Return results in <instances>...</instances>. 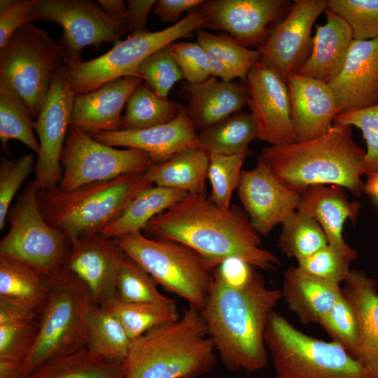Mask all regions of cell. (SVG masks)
<instances>
[{
	"label": "cell",
	"instance_id": "obj_1",
	"mask_svg": "<svg viewBox=\"0 0 378 378\" xmlns=\"http://www.w3.org/2000/svg\"><path fill=\"white\" fill-rule=\"evenodd\" d=\"M144 230L155 239L190 247L213 270L230 257L265 271L280 265L274 253L262 248L260 236L242 207L234 204L222 209L206 196L188 195L152 218Z\"/></svg>",
	"mask_w": 378,
	"mask_h": 378
},
{
	"label": "cell",
	"instance_id": "obj_2",
	"mask_svg": "<svg viewBox=\"0 0 378 378\" xmlns=\"http://www.w3.org/2000/svg\"><path fill=\"white\" fill-rule=\"evenodd\" d=\"M281 298V290L268 288L257 272L246 286L234 288L214 270L209 295L200 312L227 370L251 373L266 368L265 328Z\"/></svg>",
	"mask_w": 378,
	"mask_h": 378
},
{
	"label": "cell",
	"instance_id": "obj_3",
	"mask_svg": "<svg viewBox=\"0 0 378 378\" xmlns=\"http://www.w3.org/2000/svg\"><path fill=\"white\" fill-rule=\"evenodd\" d=\"M365 154L353 139L352 127L334 122L317 138L270 145L258 158L280 182L300 193L312 186L334 185L359 197Z\"/></svg>",
	"mask_w": 378,
	"mask_h": 378
},
{
	"label": "cell",
	"instance_id": "obj_4",
	"mask_svg": "<svg viewBox=\"0 0 378 378\" xmlns=\"http://www.w3.org/2000/svg\"><path fill=\"white\" fill-rule=\"evenodd\" d=\"M217 362L214 344L200 310L192 306L174 322L132 341L125 378H200Z\"/></svg>",
	"mask_w": 378,
	"mask_h": 378
},
{
	"label": "cell",
	"instance_id": "obj_5",
	"mask_svg": "<svg viewBox=\"0 0 378 378\" xmlns=\"http://www.w3.org/2000/svg\"><path fill=\"white\" fill-rule=\"evenodd\" d=\"M151 186L145 174H129L69 191L38 190L37 198L44 219L64 232L72 245L82 237L101 233Z\"/></svg>",
	"mask_w": 378,
	"mask_h": 378
},
{
	"label": "cell",
	"instance_id": "obj_6",
	"mask_svg": "<svg viewBox=\"0 0 378 378\" xmlns=\"http://www.w3.org/2000/svg\"><path fill=\"white\" fill-rule=\"evenodd\" d=\"M265 342L275 378H370L341 344L301 332L274 310L269 316Z\"/></svg>",
	"mask_w": 378,
	"mask_h": 378
},
{
	"label": "cell",
	"instance_id": "obj_7",
	"mask_svg": "<svg viewBox=\"0 0 378 378\" xmlns=\"http://www.w3.org/2000/svg\"><path fill=\"white\" fill-rule=\"evenodd\" d=\"M92 304L88 285L64 268L55 279L48 303L40 314L36 338L21 367L22 378L48 359L86 346Z\"/></svg>",
	"mask_w": 378,
	"mask_h": 378
},
{
	"label": "cell",
	"instance_id": "obj_8",
	"mask_svg": "<svg viewBox=\"0 0 378 378\" xmlns=\"http://www.w3.org/2000/svg\"><path fill=\"white\" fill-rule=\"evenodd\" d=\"M141 265L157 284L201 310L209 295L214 271L190 247L171 240L151 239L138 231L113 239Z\"/></svg>",
	"mask_w": 378,
	"mask_h": 378
},
{
	"label": "cell",
	"instance_id": "obj_9",
	"mask_svg": "<svg viewBox=\"0 0 378 378\" xmlns=\"http://www.w3.org/2000/svg\"><path fill=\"white\" fill-rule=\"evenodd\" d=\"M206 22L201 6L166 29L130 34L97 58L64 63L71 88L76 96L92 92L117 78L135 75L139 65L152 53L180 38L190 37L194 31L204 29Z\"/></svg>",
	"mask_w": 378,
	"mask_h": 378
},
{
	"label": "cell",
	"instance_id": "obj_10",
	"mask_svg": "<svg viewBox=\"0 0 378 378\" xmlns=\"http://www.w3.org/2000/svg\"><path fill=\"white\" fill-rule=\"evenodd\" d=\"M66 51L31 23L18 29L0 48V79L25 102L36 118Z\"/></svg>",
	"mask_w": 378,
	"mask_h": 378
},
{
	"label": "cell",
	"instance_id": "obj_11",
	"mask_svg": "<svg viewBox=\"0 0 378 378\" xmlns=\"http://www.w3.org/2000/svg\"><path fill=\"white\" fill-rule=\"evenodd\" d=\"M38 191L31 181L9 210L10 227L0 241V255L20 261L55 279L64 269L71 243L64 232L43 217Z\"/></svg>",
	"mask_w": 378,
	"mask_h": 378
},
{
	"label": "cell",
	"instance_id": "obj_12",
	"mask_svg": "<svg viewBox=\"0 0 378 378\" xmlns=\"http://www.w3.org/2000/svg\"><path fill=\"white\" fill-rule=\"evenodd\" d=\"M61 163L63 174L57 186L61 191L125 174H145L154 164L144 151L132 148L117 149L71 127L64 143Z\"/></svg>",
	"mask_w": 378,
	"mask_h": 378
},
{
	"label": "cell",
	"instance_id": "obj_13",
	"mask_svg": "<svg viewBox=\"0 0 378 378\" xmlns=\"http://www.w3.org/2000/svg\"><path fill=\"white\" fill-rule=\"evenodd\" d=\"M34 20L62 27L60 43L66 53L64 63L81 61V51L85 47L115 43L127 32L123 20L110 15L92 0H41Z\"/></svg>",
	"mask_w": 378,
	"mask_h": 378
},
{
	"label": "cell",
	"instance_id": "obj_14",
	"mask_svg": "<svg viewBox=\"0 0 378 378\" xmlns=\"http://www.w3.org/2000/svg\"><path fill=\"white\" fill-rule=\"evenodd\" d=\"M75 97L64 64L55 74L34 122L40 150L33 181L38 190L57 187L62 179L61 155L70 127Z\"/></svg>",
	"mask_w": 378,
	"mask_h": 378
},
{
	"label": "cell",
	"instance_id": "obj_15",
	"mask_svg": "<svg viewBox=\"0 0 378 378\" xmlns=\"http://www.w3.org/2000/svg\"><path fill=\"white\" fill-rule=\"evenodd\" d=\"M327 8V0H295L285 18L272 29L257 50L260 62L285 80L298 73L309 56L313 43L312 29Z\"/></svg>",
	"mask_w": 378,
	"mask_h": 378
},
{
	"label": "cell",
	"instance_id": "obj_16",
	"mask_svg": "<svg viewBox=\"0 0 378 378\" xmlns=\"http://www.w3.org/2000/svg\"><path fill=\"white\" fill-rule=\"evenodd\" d=\"M248 106L258 129V139L270 145L296 141L286 81L260 61L246 78Z\"/></svg>",
	"mask_w": 378,
	"mask_h": 378
},
{
	"label": "cell",
	"instance_id": "obj_17",
	"mask_svg": "<svg viewBox=\"0 0 378 378\" xmlns=\"http://www.w3.org/2000/svg\"><path fill=\"white\" fill-rule=\"evenodd\" d=\"M237 195L250 222L260 237L267 236L297 209L300 193L280 182L260 158L255 166L242 170Z\"/></svg>",
	"mask_w": 378,
	"mask_h": 378
},
{
	"label": "cell",
	"instance_id": "obj_18",
	"mask_svg": "<svg viewBox=\"0 0 378 378\" xmlns=\"http://www.w3.org/2000/svg\"><path fill=\"white\" fill-rule=\"evenodd\" d=\"M290 6L286 0L204 1L205 28L223 31L240 44L258 48L268 38L270 26L278 23Z\"/></svg>",
	"mask_w": 378,
	"mask_h": 378
},
{
	"label": "cell",
	"instance_id": "obj_19",
	"mask_svg": "<svg viewBox=\"0 0 378 378\" xmlns=\"http://www.w3.org/2000/svg\"><path fill=\"white\" fill-rule=\"evenodd\" d=\"M126 256L113 239L97 233L72 244L64 268L82 279L90 290L93 303L102 305L118 298V276Z\"/></svg>",
	"mask_w": 378,
	"mask_h": 378
},
{
	"label": "cell",
	"instance_id": "obj_20",
	"mask_svg": "<svg viewBox=\"0 0 378 378\" xmlns=\"http://www.w3.org/2000/svg\"><path fill=\"white\" fill-rule=\"evenodd\" d=\"M328 85L341 112L378 103V38L354 39L342 70Z\"/></svg>",
	"mask_w": 378,
	"mask_h": 378
},
{
	"label": "cell",
	"instance_id": "obj_21",
	"mask_svg": "<svg viewBox=\"0 0 378 378\" xmlns=\"http://www.w3.org/2000/svg\"><path fill=\"white\" fill-rule=\"evenodd\" d=\"M290 98V115L296 141L323 134L341 112L328 85L298 73L286 79Z\"/></svg>",
	"mask_w": 378,
	"mask_h": 378
},
{
	"label": "cell",
	"instance_id": "obj_22",
	"mask_svg": "<svg viewBox=\"0 0 378 378\" xmlns=\"http://www.w3.org/2000/svg\"><path fill=\"white\" fill-rule=\"evenodd\" d=\"M93 138L109 146L144 151L154 164L165 162L180 151L200 148L197 131L183 106L179 115L167 123L143 130L101 132Z\"/></svg>",
	"mask_w": 378,
	"mask_h": 378
},
{
	"label": "cell",
	"instance_id": "obj_23",
	"mask_svg": "<svg viewBox=\"0 0 378 378\" xmlns=\"http://www.w3.org/2000/svg\"><path fill=\"white\" fill-rule=\"evenodd\" d=\"M142 81L138 76H127L108 82L92 92L76 95L70 127L92 137L101 132L119 130L121 111Z\"/></svg>",
	"mask_w": 378,
	"mask_h": 378
},
{
	"label": "cell",
	"instance_id": "obj_24",
	"mask_svg": "<svg viewBox=\"0 0 378 378\" xmlns=\"http://www.w3.org/2000/svg\"><path fill=\"white\" fill-rule=\"evenodd\" d=\"M361 204L350 201L343 188L334 185L312 186L300 193L297 211L308 215L322 227L328 244L338 249L353 261L358 252L344 239L346 221L353 225L358 222Z\"/></svg>",
	"mask_w": 378,
	"mask_h": 378
},
{
	"label": "cell",
	"instance_id": "obj_25",
	"mask_svg": "<svg viewBox=\"0 0 378 378\" xmlns=\"http://www.w3.org/2000/svg\"><path fill=\"white\" fill-rule=\"evenodd\" d=\"M181 93L188 101L187 115L197 132L241 111L249 99L246 85L214 76L200 83L186 82Z\"/></svg>",
	"mask_w": 378,
	"mask_h": 378
},
{
	"label": "cell",
	"instance_id": "obj_26",
	"mask_svg": "<svg viewBox=\"0 0 378 378\" xmlns=\"http://www.w3.org/2000/svg\"><path fill=\"white\" fill-rule=\"evenodd\" d=\"M342 291L358 323V344L354 358L370 378L378 377V282L362 270H351Z\"/></svg>",
	"mask_w": 378,
	"mask_h": 378
},
{
	"label": "cell",
	"instance_id": "obj_27",
	"mask_svg": "<svg viewBox=\"0 0 378 378\" xmlns=\"http://www.w3.org/2000/svg\"><path fill=\"white\" fill-rule=\"evenodd\" d=\"M324 12L326 22L316 26L311 53L298 73L328 84L342 70L354 38L341 16L327 8Z\"/></svg>",
	"mask_w": 378,
	"mask_h": 378
},
{
	"label": "cell",
	"instance_id": "obj_28",
	"mask_svg": "<svg viewBox=\"0 0 378 378\" xmlns=\"http://www.w3.org/2000/svg\"><path fill=\"white\" fill-rule=\"evenodd\" d=\"M281 298L304 325L318 323L342 293L340 285L311 276L296 266L284 272Z\"/></svg>",
	"mask_w": 378,
	"mask_h": 378
},
{
	"label": "cell",
	"instance_id": "obj_29",
	"mask_svg": "<svg viewBox=\"0 0 378 378\" xmlns=\"http://www.w3.org/2000/svg\"><path fill=\"white\" fill-rule=\"evenodd\" d=\"M55 280L20 261L0 255V298L41 314Z\"/></svg>",
	"mask_w": 378,
	"mask_h": 378
},
{
	"label": "cell",
	"instance_id": "obj_30",
	"mask_svg": "<svg viewBox=\"0 0 378 378\" xmlns=\"http://www.w3.org/2000/svg\"><path fill=\"white\" fill-rule=\"evenodd\" d=\"M209 155L201 148L180 151L145 173L153 185L206 196Z\"/></svg>",
	"mask_w": 378,
	"mask_h": 378
},
{
	"label": "cell",
	"instance_id": "obj_31",
	"mask_svg": "<svg viewBox=\"0 0 378 378\" xmlns=\"http://www.w3.org/2000/svg\"><path fill=\"white\" fill-rule=\"evenodd\" d=\"M197 41L206 51L211 76L225 81L246 80L253 66L260 60V53L246 47L226 34H215L204 29L196 31Z\"/></svg>",
	"mask_w": 378,
	"mask_h": 378
},
{
	"label": "cell",
	"instance_id": "obj_32",
	"mask_svg": "<svg viewBox=\"0 0 378 378\" xmlns=\"http://www.w3.org/2000/svg\"><path fill=\"white\" fill-rule=\"evenodd\" d=\"M40 314L0 298V362L22 367L36 336Z\"/></svg>",
	"mask_w": 378,
	"mask_h": 378
},
{
	"label": "cell",
	"instance_id": "obj_33",
	"mask_svg": "<svg viewBox=\"0 0 378 378\" xmlns=\"http://www.w3.org/2000/svg\"><path fill=\"white\" fill-rule=\"evenodd\" d=\"M184 191L151 186L142 191L130 204L125 211L108 224L101 234L108 238L144 230L155 216L184 199Z\"/></svg>",
	"mask_w": 378,
	"mask_h": 378
},
{
	"label": "cell",
	"instance_id": "obj_34",
	"mask_svg": "<svg viewBox=\"0 0 378 378\" xmlns=\"http://www.w3.org/2000/svg\"><path fill=\"white\" fill-rule=\"evenodd\" d=\"M24 378H125V370L123 364L85 346L46 360Z\"/></svg>",
	"mask_w": 378,
	"mask_h": 378
},
{
	"label": "cell",
	"instance_id": "obj_35",
	"mask_svg": "<svg viewBox=\"0 0 378 378\" xmlns=\"http://www.w3.org/2000/svg\"><path fill=\"white\" fill-rule=\"evenodd\" d=\"M200 148L209 155H246L248 146L258 139V129L251 113H235L197 132Z\"/></svg>",
	"mask_w": 378,
	"mask_h": 378
},
{
	"label": "cell",
	"instance_id": "obj_36",
	"mask_svg": "<svg viewBox=\"0 0 378 378\" xmlns=\"http://www.w3.org/2000/svg\"><path fill=\"white\" fill-rule=\"evenodd\" d=\"M182 108L141 82L127 102L120 130H143L167 123L179 115Z\"/></svg>",
	"mask_w": 378,
	"mask_h": 378
},
{
	"label": "cell",
	"instance_id": "obj_37",
	"mask_svg": "<svg viewBox=\"0 0 378 378\" xmlns=\"http://www.w3.org/2000/svg\"><path fill=\"white\" fill-rule=\"evenodd\" d=\"M33 119L22 98L0 79V140L4 152L9 153L8 142L16 139L38 154L40 146L34 134Z\"/></svg>",
	"mask_w": 378,
	"mask_h": 378
},
{
	"label": "cell",
	"instance_id": "obj_38",
	"mask_svg": "<svg viewBox=\"0 0 378 378\" xmlns=\"http://www.w3.org/2000/svg\"><path fill=\"white\" fill-rule=\"evenodd\" d=\"M131 343L118 319L93 303L88 318L86 347L104 358L124 364Z\"/></svg>",
	"mask_w": 378,
	"mask_h": 378
},
{
	"label": "cell",
	"instance_id": "obj_39",
	"mask_svg": "<svg viewBox=\"0 0 378 378\" xmlns=\"http://www.w3.org/2000/svg\"><path fill=\"white\" fill-rule=\"evenodd\" d=\"M99 306L118 319L132 341L155 327L180 318L176 302L131 303L116 298Z\"/></svg>",
	"mask_w": 378,
	"mask_h": 378
},
{
	"label": "cell",
	"instance_id": "obj_40",
	"mask_svg": "<svg viewBox=\"0 0 378 378\" xmlns=\"http://www.w3.org/2000/svg\"><path fill=\"white\" fill-rule=\"evenodd\" d=\"M281 225L277 245L288 258L298 261L328 244L322 227L308 215L296 211Z\"/></svg>",
	"mask_w": 378,
	"mask_h": 378
},
{
	"label": "cell",
	"instance_id": "obj_41",
	"mask_svg": "<svg viewBox=\"0 0 378 378\" xmlns=\"http://www.w3.org/2000/svg\"><path fill=\"white\" fill-rule=\"evenodd\" d=\"M150 274L127 255L117 279L118 298L126 302L172 304L176 300L167 297L157 288Z\"/></svg>",
	"mask_w": 378,
	"mask_h": 378
},
{
	"label": "cell",
	"instance_id": "obj_42",
	"mask_svg": "<svg viewBox=\"0 0 378 378\" xmlns=\"http://www.w3.org/2000/svg\"><path fill=\"white\" fill-rule=\"evenodd\" d=\"M246 155H209L207 179L211 186L209 200L222 209L231 206L233 192L237 189Z\"/></svg>",
	"mask_w": 378,
	"mask_h": 378
},
{
	"label": "cell",
	"instance_id": "obj_43",
	"mask_svg": "<svg viewBox=\"0 0 378 378\" xmlns=\"http://www.w3.org/2000/svg\"><path fill=\"white\" fill-rule=\"evenodd\" d=\"M326 8L348 23L355 40L378 38V0H327Z\"/></svg>",
	"mask_w": 378,
	"mask_h": 378
},
{
	"label": "cell",
	"instance_id": "obj_44",
	"mask_svg": "<svg viewBox=\"0 0 378 378\" xmlns=\"http://www.w3.org/2000/svg\"><path fill=\"white\" fill-rule=\"evenodd\" d=\"M332 341L341 344L352 356L359 338L358 319L355 311L342 291L332 307L318 322Z\"/></svg>",
	"mask_w": 378,
	"mask_h": 378
},
{
	"label": "cell",
	"instance_id": "obj_45",
	"mask_svg": "<svg viewBox=\"0 0 378 378\" xmlns=\"http://www.w3.org/2000/svg\"><path fill=\"white\" fill-rule=\"evenodd\" d=\"M169 46L158 49L145 59L135 74L141 77L156 94L163 97H167L175 83L183 78Z\"/></svg>",
	"mask_w": 378,
	"mask_h": 378
},
{
	"label": "cell",
	"instance_id": "obj_46",
	"mask_svg": "<svg viewBox=\"0 0 378 378\" xmlns=\"http://www.w3.org/2000/svg\"><path fill=\"white\" fill-rule=\"evenodd\" d=\"M353 260L330 244L298 261L302 272L318 279L340 285L348 277Z\"/></svg>",
	"mask_w": 378,
	"mask_h": 378
},
{
	"label": "cell",
	"instance_id": "obj_47",
	"mask_svg": "<svg viewBox=\"0 0 378 378\" xmlns=\"http://www.w3.org/2000/svg\"><path fill=\"white\" fill-rule=\"evenodd\" d=\"M335 122L358 128L366 143V175L378 172V103L361 109L342 111Z\"/></svg>",
	"mask_w": 378,
	"mask_h": 378
},
{
	"label": "cell",
	"instance_id": "obj_48",
	"mask_svg": "<svg viewBox=\"0 0 378 378\" xmlns=\"http://www.w3.org/2000/svg\"><path fill=\"white\" fill-rule=\"evenodd\" d=\"M34 155H24L18 160L1 158L0 164V230L6 226L10 203L16 192L35 169Z\"/></svg>",
	"mask_w": 378,
	"mask_h": 378
},
{
	"label": "cell",
	"instance_id": "obj_49",
	"mask_svg": "<svg viewBox=\"0 0 378 378\" xmlns=\"http://www.w3.org/2000/svg\"><path fill=\"white\" fill-rule=\"evenodd\" d=\"M169 47L183 78L187 83H200L211 76L209 57L197 41L174 42Z\"/></svg>",
	"mask_w": 378,
	"mask_h": 378
},
{
	"label": "cell",
	"instance_id": "obj_50",
	"mask_svg": "<svg viewBox=\"0 0 378 378\" xmlns=\"http://www.w3.org/2000/svg\"><path fill=\"white\" fill-rule=\"evenodd\" d=\"M41 0H17L15 4L0 14V48L22 26L34 20Z\"/></svg>",
	"mask_w": 378,
	"mask_h": 378
},
{
	"label": "cell",
	"instance_id": "obj_51",
	"mask_svg": "<svg viewBox=\"0 0 378 378\" xmlns=\"http://www.w3.org/2000/svg\"><path fill=\"white\" fill-rule=\"evenodd\" d=\"M256 269L249 262L237 257H230L218 265L215 270L230 286L243 288L253 278Z\"/></svg>",
	"mask_w": 378,
	"mask_h": 378
},
{
	"label": "cell",
	"instance_id": "obj_52",
	"mask_svg": "<svg viewBox=\"0 0 378 378\" xmlns=\"http://www.w3.org/2000/svg\"><path fill=\"white\" fill-rule=\"evenodd\" d=\"M204 2L202 0H158L152 10L162 22L176 23L183 13L192 11Z\"/></svg>",
	"mask_w": 378,
	"mask_h": 378
},
{
	"label": "cell",
	"instance_id": "obj_53",
	"mask_svg": "<svg viewBox=\"0 0 378 378\" xmlns=\"http://www.w3.org/2000/svg\"><path fill=\"white\" fill-rule=\"evenodd\" d=\"M156 1L155 0L127 1L125 22L130 34L145 30L147 18Z\"/></svg>",
	"mask_w": 378,
	"mask_h": 378
},
{
	"label": "cell",
	"instance_id": "obj_54",
	"mask_svg": "<svg viewBox=\"0 0 378 378\" xmlns=\"http://www.w3.org/2000/svg\"><path fill=\"white\" fill-rule=\"evenodd\" d=\"M103 10L110 15L125 21L126 8L122 0H98Z\"/></svg>",
	"mask_w": 378,
	"mask_h": 378
},
{
	"label": "cell",
	"instance_id": "obj_55",
	"mask_svg": "<svg viewBox=\"0 0 378 378\" xmlns=\"http://www.w3.org/2000/svg\"><path fill=\"white\" fill-rule=\"evenodd\" d=\"M364 182L363 192L370 196L378 204V172L367 175Z\"/></svg>",
	"mask_w": 378,
	"mask_h": 378
},
{
	"label": "cell",
	"instance_id": "obj_56",
	"mask_svg": "<svg viewBox=\"0 0 378 378\" xmlns=\"http://www.w3.org/2000/svg\"><path fill=\"white\" fill-rule=\"evenodd\" d=\"M17 0H1L0 1V14L4 13L11 8Z\"/></svg>",
	"mask_w": 378,
	"mask_h": 378
},
{
	"label": "cell",
	"instance_id": "obj_57",
	"mask_svg": "<svg viewBox=\"0 0 378 378\" xmlns=\"http://www.w3.org/2000/svg\"><path fill=\"white\" fill-rule=\"evenodd\" d=\"M377 98H378V86H377Z\"/></svg>",
	"mask_w": 378,
	"mask_h": 378
},
{
	"label": "cell",
	"instance_id": "obj_58",
	"mask_svg": "<svg viewBox=\"0 0 378 378\" xmlns=\"http://www.w3.org/2000/svg\"><path fill=\"white\" fill-rule=\"evenodd\" d=\"M378 378V377H377Z\"/></svg>",
	"mask_w": 378,
	"mask_h": 378
}]
</instances>
